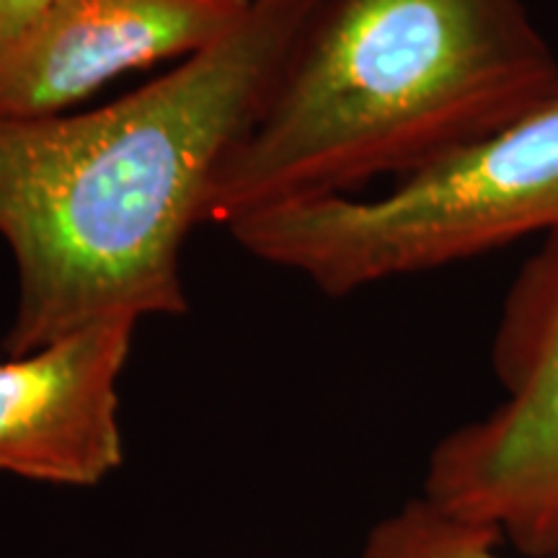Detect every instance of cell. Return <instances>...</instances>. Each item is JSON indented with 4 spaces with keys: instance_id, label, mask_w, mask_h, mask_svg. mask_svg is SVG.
Segmentation results:
<instances>
[{
    "instance_id": "obj_2",
    "label": "cell",
    "mask_w": 558,
    "mask_h": 558,
    "mask_svg": "<svg viewBox=\"0 0 558 558\" xmlns=\"http://www.w3.org/2000/svg\"><path fill=\"white\" fill-rule=\"evenodd\" d=\"M558 99V58L520 0H313L205 222L349 197Z\"/></svg>"
},
{
    "instance_id": "obj_4",
    "label": "cell",
    "mask_w": 558,
    "mask_h": 558,
    "mask_svg": "<svg viewBox=\"0 0 558 558\" xmlns=\"http://www.w3.org/2000/svg\"><path fill=\"white\" fill-rule=\"evenodd\" d=\"M492 362L505 401L439 439L422 499L456 520L494 527L520 556H556L558 233L546 235L514 277Z\"/></svg>"
},
{
    "instance_id": "obj_7",
    "label": "cell",
    "mask_w": 558,
    "mask_h": 558,
    "mask_svg": "<svg viewBox=\"0 0 558 558\" xmlns=\"http://www.w3.org/2000/svg\"><path fill=\"white\" fill-rule=\"evenodd\" d=\"M501 541L494 527L456 520L416 497L369 530L362 558H507L499 554Z\"/></svg>"
},
{
    "instance_id": "obj_1",
    "label": "cell",
    "mask_w": 558,
    "mask_h": 558,
    "mask_svg": "<svg viewBox=\"0 0 558 558\" xmlns=\"http://www.w3.org/2000/svg\"><path fill=\"white\" fill-rule=\"evenodd\" d=\"M313 0H251L213 47L86 114L0 120V235L19 269L9 357L104 318L184 313L181 251Z\"/></svg>"
},
{
    "instance_id": "obj_3",
    "label": "cell",
    "mask_w": 558,
    "mask_h": 558,
    "mask_svg": "<svg viewBox=\"0 0 558 558\" xmlns=\"http://www.w3.org/2000/svg\"><path fill=\"white\" fill-rule=\"evenodd\" d=\"M230 233L326 295L558 233V99L411 171L378 199L292 202L235 220Z\"/></svg>"
},
{
    "instance_id": "obj_6",
    "label": "cell",
    "mask_w": 558,
    "mask_h": 558,
    "mask_svg": "<svg viewBox=\"0 0 558 558\" xmlns=\"http://www.w3.org/2000/svg\"><path fill=\"white\" fill-rule=\"evenodd\" d=\"M135 326L104 318L0 362V473L88 488L120 469V378Z\"/></svg>"
},
{
    "instance_id": "obj_8",
    "label": "cell",
    "mask_w": 558,
    "mask_h": 558,
    "mask_svg": "<svg viewBox=\"0 0 558 558\" xmlns=\"http://www.w3.org/2000/svg\"><path fill=\"white\" fill-rule=\"evenodd\" d=\"M52 3L54 0H0V47L29 32Z\"/></svg>"
},
{
    "instance_id": "obj_5",
    "label": "cell",
    "mask_w": 558,
    "mask_h": 558,
    "mask_svg": "<svg viewBox=\"0 0 558 558\" xmlns=\"http://www.w3.org/2000/svg\"><path fill=\"white\" fill-rule=\"evenodd\" d=\"M251 0H54L0 47V120L62 114L117 75L192 58L226 37Z\"/></svg>"
}]
</instances>
